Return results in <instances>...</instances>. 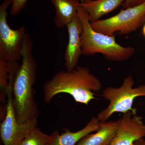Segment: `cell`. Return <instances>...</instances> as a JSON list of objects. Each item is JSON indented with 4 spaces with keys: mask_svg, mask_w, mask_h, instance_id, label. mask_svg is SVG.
I'll return each instance as SVG.
<instances>
[{
    "mask_svg": "<svg viewBox=\"0 0 145 145\" xmlns=\"http://www.w3.org/2000/svg\"><path fill=\"white\" fill-rule=\"evenodd\" d=\"M12 0H5L0 5V59L8 63L18 62L22 58L27 33L24 27L13 29L7 22V10Z\"/></svg>",
    "mask_w": 145,
    "mask_h": 145,
    "instance_id": "cell-6",
    "label": "cell"
},
{
    "mask_svg": "<svg viewBox=\"0 0 145 145\" xmlns=\"http://www.w3.org/2000/svg\"><path fill=\"white\" fill-rule=\"evenodd\" d=\"M9 69V63L0 59V99L2 102L7 101Z\"/></svg>",
    "mask_w": 145,
    "mask_h": 145,
    "instance_id": "cell-15",
    "label": "cell"
},
{
    "mask_svg": "<svg viewBox=\"0 0 145 145\" xmlns=\"http://www.w3.org/2000/svg\"><path fill=\"white\" fill-rule=\"evenodd\" d=\"M119 120L102 122L100 129L83 137L76 145H110L116 134Z\"/></svg>",
    "mask_w": 145,
    "mask_h": 145,
    "instance_id": "cell-12",
    "label": "cell"
},
{
    "mask_svg": "<svg viewBox=\"0 0 145 145\" xmlns=\"http://www.w3.org/2000/svg\"><path fill=\"white\" fill-rule=\"evenodd\" d=\"M15 77L11 75L8 81L6 112L1 124L0 133L4 145H19L31 130L38 125V119L24 123L18 121L13 107L12 89Z\"/></svg>",
    "mask_w": 145,
    "mask_h": 145,
    "instance_id": "cell-7",
    "label": "cell"
},
{
    "mask_svg": "<svg viewBox=\"0 0 145 145\" xmlns=\"http://www.w3.org/2000/svg\"><path fill=\"white\" fill-rule=\"evenodd\" d=\"M133 145H145V140L143 138L139 139L134 143Z\"/></svg>",
    "mask_w": 145,
    "mask_h": 145,
    "instance_id": "cell-18",
    "label": "cell"
},
{
    "mask_svg": "<svg viewBox=\"0 0 145 145\" xmlns=\"http://www.w3.org/2000/svg\"><path fill=\"white\" fill-rule=\"evenodd\" d=\"M33 48L32 40L27 33L24 43L22 61L12 89L13 107L20 123L38 119L39 117L33 88L37 77V64L32 52Z\"/></svg>",
    "mask_w": 145,
    "mask_h": 145,
    "instance_id": "cell-2",
    "label": "cell"
},
{
    "mask_svg": "<svg viewBox=\"0 0 145 145\" xmlns=\"http://www.w3.org/2000/svg\"><path fill=\"white\" fill-rule=\"evenodd\" d=\"M4 1H5V0H4Z\"/></svg>",
    "mask_w": 145,
    "mask_h": 145,
    "instance_id": "cell-21",
    "label": "cell"
},
{
    "mask_svg": "<svg viewBox=\"0 0 145 145\" xmlns=\"http://www.w3.org/2000/svg\"><path fill=\"white\" fill-rule=\"evenodd\" d=\"M101 81L86 67L77 66L73 70H60L43 86V99L49 104L56 95L61 93L69 94L75 102L88 105L96 99L93 91L102 89Z\"/></svg>",
    "mask_w": 145,
    "mask_h": 145,
    "instance_id": "cell-1",
    "label": "cell"
},
{
    "mask_svg": "<svg viewBox=\"0 0 145 145\" xmlns=\"http://www.w3.org/2000/svg\"><path fill=\"white\" fill-rule=\"evenodd\" d=\"M78 14L83 25L82 55L92 56L100 53L109 61L121 62L129 59L135 53L133 47L123 46L117 43L114 35L108 36L94 30L91 25L87 12L80 5Z\"/></svg>",
    "mask_w": 145,
    "mask_h": 145,
    "instance_id": "cell-3",
    "label": "cell"
},
{
    "mask_svg": "<svg viewBox=\"0 0 145 145\" xmlns=\"http://www.w3.org/2000/svg\"><path fill=\"white\" fill-rule=\"evenodd\" d=\"M145 2V0H124L122 5L124 9L135 7Z\"/></svg>",
    "mask_w": 145,
    "mask_h": 145,
    "instance_id": "cell-17",
    "label": "cell"
},
{
    "mask_svg": "<svg viewBox=\"0 0 145 145\" xmlns=\"http://www.w3.org/2000/svg\"><path fill=\"white\" fill-rule=\"evenodd\" d=\"M93 1V0H82V2L87 3L91 1Z\"/></svg>",
    "mask_w": 145,
    "mask_h": 145,
    "instance_id": "cell-20",
    "label": "cell"
},
{
    "mask_svg": "<svg viewBox=\"0 0 145 145\" xmlns=\"http://www.w3.org/2000/svg\"><path fill=\"white\" fill-rule=\"evenodd\" d=\"M135 81L131 75L125 78L122 86L119 88L108 87L103 90L101 96L109 104L97 115L101 122H105L114 113L124 114L129 111L136 114V110L133 105L136 98L145 96V84L140 85L133 88Z\"/></svg>",
    "mask_w": 145,
    "mask_h": 145,
    "instance_id": "cell-4",
    "label": "cell"
},
{
    "mask_svg": "<svg viewBox=\"0 0 145 145\" xmlns=\"http://www.w3.org/2000/svg\"><path fill=\"white\" fill-rule=\"evenodd\" d=\"M102 123L97 117H93L83 128L76 132L66 129L64 132L60 134L58 131H55L50 135L49 145H76L86 135L100 129Z\"/></svg>",
    "mask_w": 145,
    "mask_h": 145,
    "instance_id": "cell-10",
    "label": "cell"
},
{
    "mask_svg": "<svg viewBox=\"0 0 145 145\" xmlns=\"http://www.w3.org/2000/svg\"><path fill=\"white\" fill-rule=\"evenodd\" d=\"M124 0H95L89 2H81L80 5L88 14L90 23L100 20L104 15L110 13L120 5Z\"/></svg>",
    "mask_w": 145,
    "mask_h": 145,
    "instance_id": "cell-13",
    "label": "cell"
},
{
    "mask_svg": "<svg viewBox=\"0 0 145 145\" xmlns=\"http://www.w3.org/2000/svg\"><path fill=\"white\" fill-rule=\"evenodd\" d=\"M142 34L145 37V24L143 25V27L142 29Z\"/></svg>",
    "mask_w": 145,
    "mask_h": 145,
    "instance_id": "cell-19",
    "label": "cell"
},
{
    "mask_svg": "<svg viewBox=\"0 0 145 145\" xmlns=\"http://www.w3.org/2000/svg\"><path fill=\"white\" fill-rule=\"evenodd\" d=\"M145 24V2L135 7L121 9L110 18L90 23L94 30L108 36H113L117 32L120 35L129 34Z\"/></svg>",
    "mask_w": 145,
    "mask_h": 145,
    "instance_id": "cell-5",
    "label": "cell"
},
{
    "mask_svg": "<svg viewBox=\"0 0 145 145\" xmlns=\"http://www.w3.org/2000/svg\"><path fill=\"white\" fill-rule=\"evenodd\" d=\"M119 120L116 134L110 145H133L145 137V125L140 116L129 111Z\"/></svg>",
    "mask_w": 145,
    "mask_h": 145,
    "instance_id": "cell-8",
    "label": "cell"
},
{
    "mask_svg": "<svg viewBox=\"0 0 145 145\" xmlns=\"http://www.w3.org/2000/svg\"><path fill=\"white\" fill-rule=\"evenodd\" d=\"M55 8L54 24L57 28L66 26L78 15L79 0H50Z\"/></svg>",
    "mask_w": 145,
    "mask_h": 145,
    "instance_id": "cell-11",
    "label": "cell"
},
{
    "mask_svg": "<svg viewBox=\"0 0 145 145\" xmlns=\"http://www.w3.org/2000/svg\"><path fill=\"white\" fill-rule=\"evenodd\" d=\"M69 40L64 54L65 66L66 70H73L77 66L82 55V35L83 25L78 14L66 26Z\"/></svg>",
    "mask_w": 145,
    "mask_h": 145,
    "instance_id": "cell-9",
    "label": "cell"
},
{
    "mask_svg": "<svg viewBox=\"0 0 145 145\" xmlns=\"http://www.w3.org/2000/svg\"><path fill=\"white\" fill-rule=\"evenodd\" d=\"M81 2L82 0H80ZM27 3V0H12L10 7V15L16 16L24 10Z\"/></svg>",
    "mask_w": 145,
    "mask_h": 145,
    "instance_id": "cell-16",
    "label": "cell"
},
{
    "mask_svg": "<svg viewBox=\"0 0 145 145\" xmlns=\"http://www.w3.org/2000/svg\"><path fill=\"white\" fill-rule=\"evenodd\" d=\"M51 135H47L36 127L21 141L19 145H49Z\"/></svg>",
    "mask_w": 145,
    "mask_h": 145,
    "instance_id": "cell-14",
    "label": "cell"
}]
</instances>
